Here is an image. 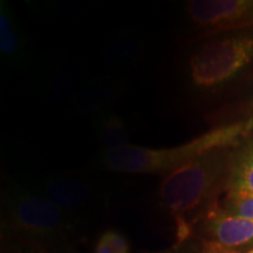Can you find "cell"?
I'll list each match as a JSON object with an SVG mask.
<instances>
[{
	"label": "cell",
	"mask_w": 253,
	"mask_h": 253,
	"mask_svg": "<svg viewBox=\"0 0 253 253\" xmlns=\"http://www.w3.org/2000/svg\"><path fill=\"white\" fill-rule=\"evenodd\" d=\"M205 231L211 242L227 249L253 244V219L229 216L216 204L208 209Z\"/></svg>",
	"instance_id": "8992f818"
},
{
	"label": "cell",
	"mask_w": 253,
	"mask_h": 253,
	"mask_svg": "<svg viewBox=\"0 0 253 253\" xmlns=\"http://www.w3.org/2000/svg\"><path fill=\"white\" fill-rule=\"evenodd\" d=\"M245 253H253V249H251V250H249V251H246Z\"/></svg>",
	"instance_id": "2e32d148"
},
{
	"label": "cell",
	"mask_w": 253,
	"mask_h": 253,
	"mask_svg": "<svg viewBox=\"0 0 253 253\" xmlns=\"http://www.w3.org/2000/svg\"><path fill=\"white\" fill-rule=\"evenodd\" d=\"M100 238L109 246V249L112 250L113 253L130 252V246H129L128 240L126 239V237H123L121 233L116 232V231L114 230L106 231Z\"/></svg>",
	"instance_id": "7c38bea8"
},
{
	"label": "cell",
	"mask_w": 253,
	"mask_h": 253,
	"mask_svg": "<svg viewBox=\"0 0 253 253\" xmlns=\"http://www.w3.org/2000/svg\"><path fill=\"white\" fill-rule=\"evenodd\" d=\"M0 54L5 61H18L24 55V42L14 15L6 1L0 2Z\"/></svg>",
	"instance_id": "9c48e42d"
},
{
	"label": "cell",
	"mask_w": 253,
	"mask_h": 253,
	"mask_svg": "<svg viewBox=\"0 0 253 253\" xmlns=\"http://www.w3.org/2000/svg\"><path fill=\"white\" fill-rule=\"evenodd\" d=\"M7 208L13 231L32 238H55L73 229V219L67 211L39 195L13 190L9 192Z\"/></svg>",
	"instance_id": "277c9868"
},
{
	"label": "cell",
	"mask_w": 253,
	"mask_h": 253,
	"mask_svg": "<svg viewBox=\"0 0 253 253\" xmlns=\"http://www.w3.org/2000/svg\"><path fill=\"white\" fill-rule=\"evenodd\" d=\"M185 8L195 26L210 34L253 28V0H191Z\"/></svg>",
	"instance_id": "5b68a950"
},
{
	"label": "cell",
	"mask_w": 253,
	"mask_h": 253,
	"mask_svg": "<svg viewBox=\"0 0 253 253\" xmlns=\"http://www.w3.org/2000/svg\"><path fill=\"white\" fill-rule=\"evenodd\" d=\"M226 191L253 194V132L232 148Z\"/></svg>",
	"instance_id": "ba28073f"
},
{
	"label": "cell",
	"mask_w": 253,
	"mask_h": 253,
	"mask_svg": "<svg viewBox=\"0 0 253 253\" xmlns=\"http://www.w3.org/2000/svg\"><path fill=\"white\" fill-rule=\"evenodd\" d=\"M253 132V118L216 126L173 148L151 149L128 144L103 154L109 170L121 173H170L195 158L217 149L235 148Z\"/></svg>",
	"instance_id": "6da1fadb"
},
{
	"label": "cell",
	"mask_w": 253,
	"mask_h": 253,
	"mask_svg": "<svg viewBox=\"0 0 253 253\" xmlns=\"http://www.w3.org/2000/svg\"><path fill=\"white\" fill-rule=\"evenodd\" d=\"M39 196L62 210L77 209L90 198L89 186L71 177H50L39 185Z\"/></svg>",
	"instance_id": "52a82bcc"
},
{
	"label": "cell",
	"mask_w": 253,
	"mask_h": 253,
	"mask_svg": "<svg viewBox=\"0 0 253 253\" xmlns=\"http://www.w3.org/2000/svg\"><path fill=\"white\" fill-rule=\"evenodd\" d=\"M94 253H113V251L109 249V246L107 245L102 239L99 238L96 245H95Z\"/></svg>",
	"instance_id": "5bb4252c"
},
{
	"label": "cell",
	"mask_w": 253,
	"mask_h": 253,
	"mask_svg": "<svg viewBox=\"0 0 253 253\" xmlns=\"http://www.w3.org/2000/svg\"><path fill=\"white\" fill-rule=\"evenodd\" d=\"M231 154L232 148L210 151L164 177L160 197L176 217L177 226L189 225L186 213L205 204L211 208L217 196L226 192Z\"/></svg>",
	"instance_id": "7a4b0ae2"
},
{
	"label": "cell",
	"mask_w": 253,
	"mask_h": 253,
	"mask_svg": "<svg viewBox=\"0 0 253 253\" xmlns=\"http://www.w3.org/2000/svg\"><path fill=\"white\" fill-rule=\"evenodd\" d=\"M203 253H238L235 250L227 249L225 246H221L214 242H207L204 244V252Z\"/></svg>",
	"instance_id": "4fadbf2b"
},
{
	"label": "cell",
	"mask_w": 253,
	"mask_h": 253,
	"mask_svg": "<svg viewBox=\"0 0 253 253\" xmlns=\"http://www.w3.org/2000/svg\"><path fill=\"white\" fill-rule=\"evenodd\" d=\"M177 248H178V245H176L175 248H172L171 250H167V251H163V252H157V253H176V251H177Z\"/></svg>",
	"instance_id": "9a60e30c"
},
{
	"label": "cell",
	"mask_w": 253,
	"mask_h": 253,
	"mask_svg": "<svg viewBox=\"0 0 253 253\" xmlns=\"http://www.w3.org/2000/svg\"><path fill=\"white\" fill-rule=\"evenodd\" d=\"M220 210L229 216L253 219V194L242 191H226Z\"/></svg>",
	"instance_id": "8fae6325"
},
{
	"label": "cell",
	"mask_w": 253,
	"mask_h": 253,
	"mask_svg": "<svg viewBox=\"0 0 253 253\" xmlns=\"http://www.w3.org/2000/svg\"><path fill=\"white\" fill-rule=\"evenodd\" d=\"M96 137L103 149V154L129 144V135L126 123L114 113H103L97 120Z\"/></svg>",
	"instance_id": "30bf717a"
},
{
	"label": "cell",
	"mask_w": 253,
	"mask_h": 253,
	"mask_svg": "<svg viewBox=\"0 0 253 253\" xmlns=\"http://www.w3.org/2000/svg\"><path fill=\"white\" fill-rule=\"evenodd\" d=\"M253 62V28L236 31L203 43L189 62L196 87L212 89L229 84Z\"/></svg>",
	"instance_id": "3957f363"
}]
</instances>
